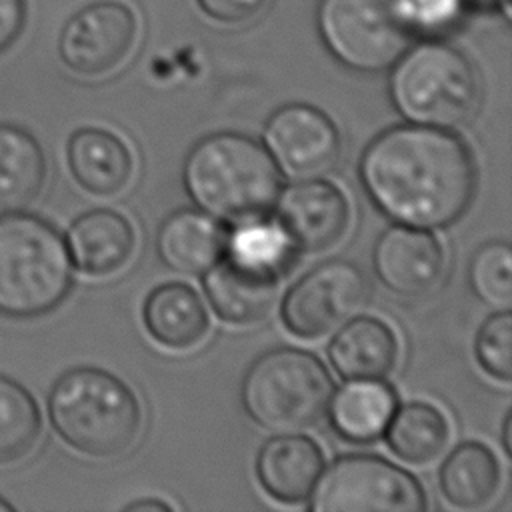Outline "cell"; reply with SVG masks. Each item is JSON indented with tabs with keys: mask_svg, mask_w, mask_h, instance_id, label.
I'll use <instances>...</instances> for the list:
<instances>
[{
	"mask_svg": "<svg viewBox=\"0 0 512 512\" xmlns=\"http://www.w3.org/2000/svg\"><path fill=\"white\" fill-rule=\"evenodd\" d=\"M64 236L34 214L0 216V314L36 318L64 302L72 288Z\"/></svg>",
	"mask_w": 512,
	"mask_h": 512,
	"instance_id": "277c9868",
	"label": "cell"
},
{
	"mask_svg": "<svg viewBox=\"0 0 512 512\" xmlns=\"http://www.w3.org/2000/svg\"><path fill=\"white\" fill-rule=\"evenodd\" d=\"M312 512H422L420 480L376 454H344L322 470L312 492Z\"/></svg>",
	"mask_w": 512,
	"mask_h": 512,
	"instance_id": "52a82bcc",
	"label": "cell"
},
{
	"mask_svg": "<svg viewBox=\"0 0 512 512\" xmlns=\"http://www.w3.org/2000/svg\"><path fill=\"white\" fill-rule=\"evenodd\" d=\"M24 20V0H0V52H4L20 36Z\"/></svg>",
	"mask_w": 512,
	"mask_h": 512,
	"instance_id": "4dcf8cb0",
	"label": "cell"
},
{
	"mask_svg": "<svg viewBox=\"0 0 512 512\" xmlns=\"http://www.w3.org/2000/svg\"><path fill=\"white\" fill-rule=\"evenodd\" d=\"M172 506L158 498H140L124 506L126 512H168Z\"/></svg>",
	"mask_w": 512,
	"mask_h": 512,
	"instance_id": "1f68e13d",
	"label": "cell"
},
{
	"mask_svg": "<svg viewBox=\"0 0 512 512\" xmlns=\"http://www.w3.org/2000/svg\"><path fill=\"white\" fill-rule=\"evenodd\" d=\"M396 410L394 390L380 380H348L332 394L328 412L336 434L354 444L380 438Z\"/></svg>",
	"mask_w": 512,
	"mask_h": 512,
	"instance_id": "7402d4cb",
	"label": "cell"
},
{
	"mask_svg": "<svg viewBox=\"0 0 512 512\" xmlns=\"http://www.w3.org/2000/svg\"><path fill=\"white\" fill-rule=\"evenodd\" d=\"M40 428L42 416L34 396L0 374V464L24 458L38 442Z\"/></svg>",
	"mask_w": 512,
	"mask_h": 512,
	"instance_id": "484cf974",
	"label": "cell"
},
{
	"mask_svg": "<svg viewBox=\"0 0 512 512\" xmlns=\"http://www.w3.org/2000/svg\"><path fill=\"white\" fill-rule=\"evenodd\" d=\"M134 40L132 10L116 0H100L72 14L62 26L58 56L72 74L100 78L128 58Z\"/></svg>",
	"mask_w": 512,
	"mask_h": 512,
	"instance_id": "30bf717a",
	"label": "cell"
},
{
	"mask_svg": "<svg viewBox=\"0 0 512 512\" xmlns=\"http://www.w3.org/2000/svg\"><path fill=\"white\" fill-rule=\"evenodd\" d=\"M396 12L410 34L438 36L464 18L466 0H394Z\"/></svg>",
	"mask_w": 512,
	"mask_h": 512,
	"instance_id": "f1b7e54d",
	"label": "cell"
},
{
	"mask_svg": "<svg viewBox=\"0 0 512 512\" xmlns=\"http://www.w3.org/2000/svg\"><path fill=\"white\" fill-rule=\"evenodd\" d=\"M512 250L506 240L482 244L468 264V282L472 292L486 304L508 306L512 300Z\"/></svg>",
	"mask_w": 512,
	"mask_h": 512,
	"instance_id": "4316f807",
	"label": "cell"
},
{
	"mask_svg": "<svg viewBox=\"0 0 512 512\" xmlns=\"http://www.w3.org/2000/svg\"><path fill=\"white\" fill-rule=\"evenodd\" d=\"M442 498L460 510L486 506L500 488V464L496 454L480 442L458 444L438 470Z\"/></svg>",
	"mask_w": 512,
	"mask_h": 512,
	"instance_id": "603a6c76",
	"label": "cell"
},
{
	"mask_svg": "<svg viewBox=\"0 0 512 512\" xmlns=\"http://www.w3.org/2000/svg\"><path fill=\"white\" fill-rule=\"evenodd\" d=\"M256 478L262 490L282 502H304L324 470L320 446L304 434H276L256 454Z\"/></svg>",
	"mask_w": 512,
	"mask_h": 512,
	"instance_id": "5bb4252c",
	"label": "cell"
},
{
	"mask_svg": "<svg viewBox=\"0 0 512 512\" xmlns=\"http://www.w3.org/2000/svg\"><path fill=\"white\" fill-rule=\"evenodd\" d=\"M466 2H474L478 6L492 8V10H502L504 16H508V12H510V0H466Z\"/></svg>",
	"mask_w": 512,
	"mask_h": 512,
	"instance_id": "836d02e7",
	"label": "cell"
},
{
	"mask_svg": "<svg viewBox=\"0 0 512 512\" xmlns=\"http://www.w3.org/2000/svg\"><path fill=\"white\" fill-rule=\"evenodd\" d=\"M510 436H512V412L508 410L506 416H504V420H502V446H504L506 456H510V452H512Z\"/></svg>",
	"mask_w": 512,
	"mask_h": 512,
	"instance_id": "d6a6232c",
	"label": "cell"
},
{
	"mask_svg": "<svg viewBox=\"0 0 512 512\" xmlns=\"http://www.w3.org/2000/svg\"><path fill=\"white\" fill-rule=\"evenodd\" d=\"M368 200L392 222L444 230L470 208L476 164L454 132L422 124L392 126L374 136L358 162Z\"/></svg>",
	"mask_w": 512,
	"mask_h": 512,
	"instance_id": "6da1fadb",
	"label": "cell"
},
{
	"mask_svg": "<svg viewBox=\"0 0 512 512\" xmlns=\"http://www.w3.org/2000/svg\"><path fill=\"white\" fill-rule=\"evenodd\" d=\"M334 382L324 362L302 348L280 346L258 356L240 382L248 418L272 434L314 428L326 414Z\"/></svg>",
	"mask_w": 512,
	"mask_h": 512,
	"instance_id": "5b68a950",
	"label": "cell"
},
{
	"mask_svg": "<svg viewBox=\"0 0 512 512\" xmlns=\"http://www.w3.org/2000/svg\"><path fill=\"white\" fill-rule=\"evenodd\" d=\"M46 412L56 436L90 458L124 454L142 426V408L130 386L92 366L64 372L50 388Z\"/></svg>",
	"mask_w": 512,
	"mask_h": 512,
	"instance_id": "3957f363",
	"label": "cell"
},
{
	"mask_svg": "<svg viewBox=\"0 0 512 512\" xmlns=\"http://www.w3.org/2000/svg\"><path fill=\"white\" fill-rule=\"evenodd\" d=\"M282 276L242 266L220 256L202 276V288L214 314L228 324L248 326L262 320L278 296Z\"/></svg>",
	"mask_w": 512,
	"mask_h": 512,
	"instance_id": "9a60e30c",
	"label": "cell"
},
{
	"mask_svg": "<svg viewBox=\"0 0 512 512\" xmlns=\"http://www.w3.org/2000/svg\"><path fill=\"white\" fill-rule=\"evenodd\" d=\"M450 426L446 416L428 402L396 406L384 430L386 444L406 464H430L448 444Z\"/></svg>",
	"mask_w": 512,
	"mask_h": 512,
	"instance_id": "cb8c5ba5",
	"label": "cell"
},
{
	"mask_svg": "<svg viewBox=\"0 0 512 512\" xmlns=\"http://www.w3.org/2000/svg\"><path fill=\"white\" fill-rule=\"evenodd\" d=\"M12 504L10 502H6L2 496H0V512H12Z\"/></svg>",
	"mask_w": 512,
	"mask_h": 512,
	"instance_id": "e575fe53",
	"label": "cell"
},
{
	"mask_svg": "<svg viewBox=\"0 0 512 512\" xmlns=\"http://www.w3.org/2000/svg\"><path fill=\"white\" fill-rule=\"evenodd\" d=\"M474 356L478 366L494 380H512V314L508 308L488 316L476 332Z\"/></svg>",
	"mask_w": 512,
	"mask_h": 512,
	"instance_id": "83f0119b",
	"label": "cell"
},
{
	"mask_svg": "<svg viewBox=\"0 0 512 512\" xmlns=\"http://www.w3.org/2000/svg\"><path fill=\"white\" fill-rule=\"evenodd\" d=\"M66 162L76 184L96 196L122 192L132 176L130 148L104 128H78L66 144Z\"/></svg>",
	"mask_w": 512,
	"mask_h": 512,
	"instance_id": "ac0fdd59",
	"label": "cell"
},
{
	"mask_svg": "<svg viewBox=\"0 0 512 512\" xmlns=\"http://www.w3.org/2000/svg\"><path fill=\"white\" fill-rule=\"evenodd\" d=\"M316 24L326 50L356 72L388 70L412 38L394 0H320Z\"/></svg>",
	"mask_w": 512,
	"mask_h": 512,
	"instance_id": "ba28073f",
	"label": "cell"
},
{
	"mask_svg": "<svg viewBox=\"0 0 512 512\" xmlns=\"http://www.w3.org/2000/svg\"><path fill=\"white\" fill-rule=\"evenodd\" d=\"M66 248L86 276H110L132 258L136 234L130 220L112 208H94L80 214L66 232Z\"/></svg>",
	"mask_w": 512,
	"mask_h": 512,
	"instance_id": "2e32d148",
	"label": "cell"
},
{
	"mask_svg": "<svg viewBox=\"0 0 512 512\" xmlns=\"http://www.w3.org/2000/svg\"><path fill=\"white\" fill-rule=\"evenodd\" d=\"M226 232L200 208L170 214L158 228L156 252L162 264L180 274H202L224 254Z\"/></svg>",
	"mask_w": 512,
	"mask_h": 512,
	"instance_id": "d6986e66",
	"label": "cell"
},
{
	"mask_svg": "<svg viewBox=\"0 0 512 512\" xmlns=\"http://www.w3.org/2000/svg\"><path fill=\"white\" fill-rule=\"evenodd\" d=\"M142 322L152 340L170 350L194 348L210 330L202 298L184 282L156 286L144 300Z\"/></svg>",
	"mask_w": 512,
	"mask_h": 512,
	"instance_id": "ffe728a7",
	"label": "cell"
},
{
	"mask_svg": "<svg viewBox=\"0 0 512 512\" xmlns=\"http://www.w3.org/2000/svg\"><path fill=\"white\" fill-rule=\"evenodd\" d=\"M276 222L296 252H324L334 246L350 224V206L344 192L324 178H304L280 190Z\"/></svg>",
	"mask_w": 512,
	"mask_h": 512,
	"instance_id": "7c38bea8",
	"label": "cell"
},
{
	"mask_svg": "<svg viewBox=\"0 0 512 512\" xmlns=\"http://www.w3.org/2000/svg\"><path fill=\"white\" fill-rule=\"evenodd\" d=\"M370 284L364 270L344 258L326 260L300 276L284 294L280 318L298 338H320L364 308Z\"/></svg>",
	"mask_w": 512,
	"mask_h": 512,
	"instance_id": "9c48e42d",
	"label": "cell"
},
{
	"mask_svg": "<svg viewBox=\"0 0 512 512\" xmlns=\"http://www.w3.org/2000/svg\"><path fill=\"white\" fill-rule=\"evenodd\" d=\"M390 68V100L408 122L454 130L474 116L480 102L478 76L454 46L424 40L406 48Z\"/></svg>",
	"mask_w": 512,
	"mask_h": 512,
	"instance_id": "8992f818",
	"label": "cell"
},
{
	"mask_svg": "<svg viewBox=\"0 0 512 512\" xmlns=\"http://www.w3.org/2000/svg\"><path fill=\"white\" fill-rule=\"evenodd\" d=\"M206 16L222 24H240L266 10L270 0H196Z\"/></svg>",
	"mask_w": 512,
	"mask_h": 512,
	"instance_id": "f546056e",
	"label": "cell"
},
{
	"mask_svg": "<svg viewBox=\"0 0 512 512\" xmlns=\"http://www.w3.org/2000/svg\"><path fill=\"white\" fill-rule=\"evenodd\" d=\"M46 156L20 126L0 124V216L26 210L46 182Z\"/></svg>",
	"mask_w": 512,
	"mask_h": 512,
	"instance_id": "44dd1931",
	"label": "cell"
},
{
	"mask_svg": "<svg viewBox=\"0 0 512 512\" xmlns=\"http://www.w3.org/2000/svg\"><path fill=\"white\" fill-rule=\"evenodd\" d=\"M182 182L202 212L238 224L270 212L282 190V172L252 136L214 132L188 150Z\"/></svg>",
	"mask_w": 512,
	"mask_h": 512,
	"instance_id": "7a4b0ae2",
	"label": "cell"
},
{
	"mask_svg": "<svg viewBox=\"0 0 512 512\" xmlns=\"http://www.w3.org/2000/svg\"><path fill=\"white\" fill-rule=\"evenodd\" d=\"M328 360L342 380H382L398 360V338L374 316H352L328 344Z\"/></svg>",
	"mask_w": 512,
	"mask_h": 512,
	"instance_id": "e0dca14e",
	"label": "cell"
},
{
	"mask_svg": "<svg viewBox=\"0 0 512 512\" xmlns=\"http://www.w3.org/2000/svg\"><path fill=\"white\" fill-rule=\"evenodd\" d=\"M264 146L272 158L296 176H320L340 158V132L316 106L294 102L280 106L264 124Z\"/></svg>",
	"mask_w": 512,
	"mask_h": 512,
	"instance_id": "8fae6325",
	"label": "cell"
},
{
	"mask_svg": "<svg viewBox=\"0 0 512 512\" xmlns=\"http://www.w3.org/2000/svg\"><path fill=\"white\" fill-rule=\"evenodd\" d=\"M372 270L392 294L416 298L430 292L440 280L444 250L432 232L396 224L374 242Z\"/></svg>",
	"mask_w": 512,
	"mask_h": 512,
	"instance_id": "4fadbf2b",
	"label": "cell"
},
{
	"mask_svg": "<svg viewBox=\"0 0 512 512\" xmlns=\"http://www.w3.org/2000/svg\"><path fill=\"white\" fill-rule=\"evenodd\" d=\"M224 256L230 260L276 276H284L294 264L296 248L276 220L264 216L238 222L226 234Z\"/></svg>",
	"mask_w": 512,
	"mask_h": 512,
	"instance_id": "d4e9b609",
	"label": "cell"
}]
</instances>
